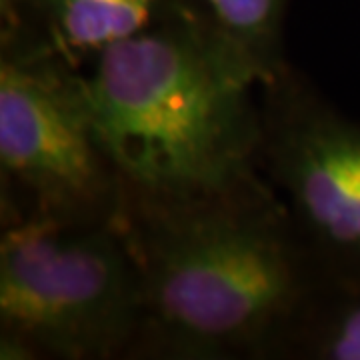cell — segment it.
<instances>
[{"instance_id": "5", "label": "cell", "mask_w": 360, "mask_h": 360, "mask_svg": "<svg viewBox=\"0 0 360 360\" xmlns=\"http://www.w3.org/2000/svg\"><path fill=\"white\" fill-rule=\"evenodd\" d=\"M258 167L321 278L360 286V122L284 65L260 86Z\"/></svg>"}, {"instance_id": "9", "label": "cell", "mask_w": 360, "mask_h": 360, "mask_svg": "<svg viewBox=\"0 0 360 360\" xmlns=\"http://www.w3.org/2000/svg\"><path fill=\"white\" fill-rule=\"evenodd\" d=\"M28 2H34V0H0V13H2V20L6 22L4 32H13L20 26L22 20V8Z\"/></svg>"}, {"instance_id": "2", "label": "cell", "mask_w": 360, "mask_h": 360, "mask_svg": "<svg viewBox=\"0 0 360 360\" xmlns=\"http://www.w3.org/2000/svg\"><path fill=\"white\" fill-rule=\"evenodd\" d=\"M270 75L210 16L174 8L96 54L84 90L122 193L188 196L258 172Z\"/></svg>"}, {"instance_id": "8", "label": "cell", "mask_w": 360, "mask_h": 360, "mask_svg": "<svg viewBox=\"0 0 360 360\" xmlns=\"http://www.w3.org/2000/svg\"><path fill=\"white\" fill-rule=\"evenodd\" d=\"M208 16L270 77L286 65L283 20L286 0H205Z\"/></svg>"}, {"instance_id": "3", "label": "cell", "mask_w": 360, "mask_h": 360, "mask_svg": "<svg viewBox=\"0 0 360 360\" xmlns=\"http://www.w3.org/2000/svg\"><path fill=\"white\" fill-rule=\"evenodd\" d=\"M139 328V272L116 222H4L0 359L124 360Z\"/></svg>"}, {"instance_id": "1", "label": "cell", "mask_w": 360, "mask_h": 360, "mask_svg": "<svg viewBox=\"0 0 360 360\" xmlns=\"http://www.w3.org/2000/svg\"><path fill=\"white\" fill-rule=\"evenodd\" d=\"M115 222L141 288L130 360H270L321 281L262 172L214 193H122Z\"/></svg>"}, {"instance_id": "4", "label": "cell", "mask_w": 360, "mask_h": 360, "mask_svg": "<svg viewBox=\"0 0 360 360\" xmlns=\"http://www.w3.org/2000/svg\"><path fill=\"white\" fill-rule=\"evenodd\" d=\"M0 170L8 220L104 224L118 214L122 184L84 78L60 56L11 40L0 58Z\"/></svg>"}, {"instance_id": "6", "label": "cell", "mask_w": 360, "mask_h": 360, "mask_svg": "<svg viewBox=\"0 0 360 360\" xmlns=\"http://www.w3.org/2000/svg\"><path fill=\"white\" fill-rule=\"evenodd\" d=\"M270 360H360V286L321 278L284 326Z\"/></svg>"}, {"instance_id": "7", "label": "cell", "mask_w": 360, "mask_h": 360, "mask_svg": "<svg viewBox=\"0 0 360 360\" xmlns=\"http://www.w3.org/2000/svg\"><path fill=\"white\" fill-rule=\"evenodd\" d=\"M37 2V0H34ZM49 39L39 51L68 65L86 52H98L139 34L153 22L156 0H42Z\"/></svg>"}]
</instances>
